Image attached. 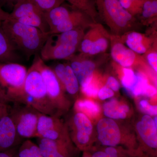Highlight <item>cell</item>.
<instances>
[{
	"instance_id": "1",
	"label": "cell",
	"mask_w": 157,
	"mask_h": 157,
	"mask_svg": "<svg viewBox=\"0 0 157 157\" xmlns=\"http://www.w3.org/2000/svg\"><path fill=\"white\" fill-rule=\"evenodd\" d=\"M6 94L9 103L25 104L42 114L56 116V110L48 99L41 73L34 63L28 70L22 87Z\"/></svg>"
},
{
	"instance_id": "2",
	"label": "cell",
	"mask_w": 157,
	"mask_h": 157,
	"mask_svg": "<svg viewBox=\"0 0 157 157\" xmlns=\"http://www.w3.org/2000/svg\"><path fill=\"white\" fill-rule=\"evenodd\" d=\"M1 24L17 51L28 59L40 52L50 35L11 18L4 21Z\"/></svg>"
},
{
	"instance_id": "3",
	"label": "cell",
	"mask_w": 157,
	"mask_h": 157,
	"mask_svg": "<svg viewBox=\"0 0 157 157\" xmlns=\"http://www.w3.org/2000/svg\"><path fill=\"white\" fill-rule=\"evenodd\" d=\"M98 16L109 27L111 35L121 36L138 28L137 18L122 7L118 0H95Z\"/></svg>"
},
{
	"instance_id": "4",
	"label": "cell",
	"mask_w": 157,
	"mask_h": 157,
	"mask_svg": "<svg viewBox=\"0 0 157 157\" xmlns=\"http://www.w3.org/2000/svg\"><path fill=\"white\" fill-rule=\"evenodd\" d=\"M64 3L45 13L50 34L60 33L76 29H86L96 23L83 11Z\"/></svg>"
},
{
	"instance_id": "5",
	"label": "cell",
	"mask_w": 157,
	"mask_h": 157,
	"mask_svg": "<svg viewBox=\"0 0 157 157\" xmlns=\"http://www.w3.org/2000/svg\"><path fill=\"white\" fill-rule=\"evenodd\" d=\"M85 30L50 34L39 52L40 57L43 61L69 59L78 50Z\"/></svg>"
},
{
	"instance_id": "6",
	"label": "cell",
	"mask_w": 157,
	"mask_h": 157,
	"mask_svg": "<svg viewBox=\"0 0 157 157\" xmlns=\"http://www.w3.org/2000/svg\"><path fill=\"white\" fill-rule=\"evenodd\" d=\"M12 103V106L9 105V115L17 135L23 140L36 137L40 113L28 105Z\"/></svg>"
},
{
	"instance_id": "7",
	"label": "cell",
	"mask_w": 157,
	"mask_h": 157,
	"mask_svg": "<svg viewBox=\"0 0 157 157\" xmlns=\"http://www.w3.org/2000/svg\"><path fill=\"white\" fill-rule=\"evenodd\" d=\"M11 19L21 23L35 27L45 33H49V28L42 12L33 0H19L14 4Z\"/></svg>"
},
{
	"instance_id": "8",
	"label": "cell",
	"mask_w": 157,
	"mask_h": 157,
	"mask_svg": "<svg viewBox=\"0 0 157 157\" xmlns=\"http://www.w3.org/2000/svg\"><path fill=\"white\" fill-rule=\"evenodd\" d=\"M110 42V34L101 24L95 23L85 33L78 51L84 55H96L105 52Z\"/></svg>"
},
{
	"instance_id": "9",
	"label": "cell",
	"mask_w": 157,
	"mask_h": 157,
	"mask_svg": "<svg viewBox=\"0 0 157 157\" xmlns=\"http://www.w3.org/2000/svg\"><path fill=\"white\" fill-rule=\"evenodd\" d=\"M33 63L41 73L48 99L57 112L64 106L62 88L58 79L52 68L45 64L39 55H36Z\"/></svg>"
},
{
	"instance_id": "10",
	"label": "cell",
	"mask_w": 157,
	"mask_h": 157,
	"mask_svg": "<svg viewBox=\"0 0 157 157\" xmlns=\"http://www.w3.org/2000/svg\"><path fill=\"white\" fill-rule=\"evenodd\" d=\"M27 71V68L19 63H0V86L6 93L20 88Z\"/></svg>"
},
{
	"instance_id": "11",
	"label": "cell",
	"mask_w": 157,
	"mask_h": 157,
	"mask_svg": "<svg viewBox=\"0 0 157 157\" xmlns=\"http://www.w3.org/2000/svg\"><path fill=\"white\" fill-rule=\"evenodd\" d=\"M36 137L69 142L65 135L63 128L56 116L41 113L39 117Z\"/></svg>"
},
{
	"instance_id": "12",
	"label": "cell",
	"mask_w": 157,
	"mask_h": 157,
	"mask_svg": "<svg viewBox=\"0 0 157 157\" xmlns=\"http://www.w3.org/2000/svg\"><path fill=\"white\" fill-rule=\"evenodd\" d=\"M110 44L112 59L124 68L132 67L138 59L144 58L125 46L121 36L110 34Z\"/></svg>"
},
{
	"instance_id": "13",
	"label": "cell",
	"mask_w": 157,
	"mask_h": 157,
	"mask_svg": "<svg viewBox=\"0 0 157 157\" xmlns=\"http://www.w3.org/2000/svg\"><path fill=\"white\" fill-rule=\"evenodd\" d=\"M70 67L78 79L82 88L87 86L93 80L96 65L92 61L86 58L84 55H75L69 59Z\"/></svg>"
},
{
	"instance_id": "14",
	"label": "cell",
	"mask_w": 157,
	"mask_h": 157,
	"mask_svg": "<svg viewBox=\"0 0 157 157\" xmlns=\"http://www.w3.org/2000/svg\"><path fill=\"white\" fill-rule=\"evenodd\" d=\"M24 140L17 135L8 113L0 121V152L17 147Z\"/></svg>"
},
{
	"instance_id": "15",
	"label": "cell",
	"mask_w": 157,
	"mask_h": 157,
	"mask_svg": "<svg viewBox=\"0 0 157 157\" xmlns=\"http://www.w3.org/2000/svg\"><path fill=\"white\" fill-rule=\"evenodd\" d=\"M98 139L103 145L115 147L121 141L119 128L115 121L109 118L102 119L98 124Z\"/></svg>"
},
{
	"instance_id": "16",
	"label": "cell",
	"mask_w": 157,
	"mask_h": 157,
	"mask_svg": "<svg viewBox=\"0 0 157 157\" xmlns=\"http://www.w3.org/2000/svg\"><path fill=\"white\" fill-rule=\"evenodd\" d=\"M36 144L44 157H72L69 142L37 138Z\"/></svg>"
},
{
	"instance_id": "17",
	"label": "cell",
	"mask_w": 157,
	"mask_h": 157,
	"mask_svg": "<svg viewBox=\"0 0 157 157\" xmlns=\"http://www.w3.org/2000/svg\"><path fill=\"white\" fill-rule=\"evenodd\" d=\"M62 89L70 94H76L79 90V83L69 64L59 63L52 69Z\"/></svg>"
},
{
	"instance_id": "18",
	"label": "cell",
	"mask_w": 157,
	"mask_h": 157,
	"mask_svg": "<svg viewBox=\"0 0 157 157\" xmlns=\"http://www.w3.org/2000/svg\"><path fill=\"white\" fill-rule=\"evenodd\" d=\"M128 48L139 55L145 54L152 48L151 39L136 31H131L121 36Z\"/></svg>"
},
{
	"instance_id": "19",
	"label": "cell",
	"mask_w": 157,
	"mask_h": 157,
	"mask_svg": "<svg viewBox=\"0 0 157 157\" xmlns=\"http://www.w3.org/2000/svg\"><path fill=\"white\" fill-rule=\"evenodd\" d=\"M137 129L147 146L151 148L156 149L157 126L151 117L148 115L144 116L141 121L137 124Z\"/></svg>"
},
{
	"instance_id": "20",
	"label": "cell",
	"mask_w": 157,
	"mask_h": 157,
	"mask_svg": "<svg viewBox=\"0 0 157 157\" xmlns=\"http://www.w3.org/2000/svg\"><path fill=\"white\" fill-rule=\"evenodd\" d=\"M21 59V54L11 42L0 22V63H19Z\"/></svg>"
},
{
	"instance_id": "21",
	"label": "cell",
	"mask_w": 157,
	"mask_h": 157,
	"mask_svg": "<svg viewBox=\"0 0 157 157\" xmlns=\"http://www.w3.org/2000/svg\"><path fill=\"white\" fill-rule=\"evenodd\" d=\"M104 114L107 117L118 119L126 117L129 108L126 105H120L113 99L104 104Z\"/></svg>"
},
{
	"instance_id": "22",
	"label": "cell",
	"mask_w": 157,
	"mask_h": 157,
	"mask_svg": "<svg viewBox=\"0 0 157 157\" xmlns=\"http://www.w3.org/2000/svg\"><path fill=\"white\" fill-rule=\"evenodd\" d=\"M70 5L77 8L89 15L95 22L97 23L99 16L95 0H65Z\"/></svg>"
},
{
	"instance_id": "23",
	"label": "cell",
	"mask_w": 157,
	"mask_h": 157,
	"mask_svg": "<svg viewBox=\"0 0 157 157\" xmlns=\"http://www.w3.org/2000/svg\"><path fill=\"white\" fill-rule=\"evenodd\" d=\"M73 128L75 133H85L90 135L92 132L93 126L90 121L85 114L82 113H76L73 118Z\"/></svg>"
},
{
	"instance_id": "24",
	"label": "cell",
	"mask_w": 157,
	"mask_h": 157,
	"mask_svg": "<svg viewBox=\"0 0 157 157\" xmlns=\"http://www.w3.org/2000/svg\"><path fill=\"white\" fill-rule=\"evenodd\" d=\"M18 157H44L39 147L29 139H26L20 144L17 148Z\"/></svg>"
},
{
	"instance_id": "25",
	"label": "cell",
	"mask_w": 157,
	"mask_h": 157,
	"mask_svg": "<svg viewBox=\"0 0 157 157\" xmlns=\"http://www.w3.org/2000/svg\"><path fill=\"white\" fill-rule=\"evenodd\" d=\"M140 19L143 21L153 20L157 18V0H145L140 14Z\"/></svg>"
},
{
	"instance_id": "26",
	"label": "cell",
	"mask_w": 157,
	"mask_h": 157,
	"mask_svg": "<svg viewBox=\"0 0 157 157\" xmlns=\"http://www.w3.org/2000/svg\"><path fill=\"white\" fill-rule=\"evenodd\" d=\"M123 76L121 79V82L125 88L131 92L137 82V74L133 70L128 68H124L123 69Z\"/></svg>"
},
{
	"instance_id": "27",
	"label": "cell",
	"mask_w": 157,
	"mask_h": 157,
	"mask_svg": "<svg viewBox=\"0 0 157 157\" xmlns=\"http://www.w3.org/2000/svg\"><path fill=\"white\" fill-rule=\"evenodd\" d=\"M137 77V83L130 92L134 96L144 95V93L148 87V80L143 73H136Z\"/></svg>"
},
{
	"instance_id": "28",
	"label": "cell",
	"mask_w": 157,
	"mask_h": 157,
	"mask_svg": "<svg viewBox=\"0 0 157 157\" xmlns=\"http://www.w3.org/2000/svg\"><path fill=\"white\" fill-rule=\"evenodd\" d=\"M40 10L47 13L65 2V0H33Z\"/></svg>"
},
{
	"instance_id": "29",
	"label": "cell",
	"mask_w": 157,
	"mask_h": 157,
	"mask_svg": "<svg viewBox=\"0 0 157 157\" xmlns=\"http://www.w3.org/2000/svg\"><path fill=\"white\" fill-rule=\"evenodd\" d=\"M76 107L78 110H83L91 115H96L100 111V107L98 104L88 100L77 101L76 104Z\"/></svg>"
},
{
	"instance_id": "30",
	"label": "cell",
	"mask_w": 157,
	"mask_h": 157,
	"mask_svg": "<svg viewBox=\"0 0 157 157\" xmlns=\"http://www.w3.org/2000/svg\"><path fill=\"white\" fill-rule=\"evenodd\" d=\"M145 59L147 61L150 66L157 73V52L155 48L154 49L151 48L145 54Z\"/></svg>"
},
{
	"instance_id": "31",
	"label": "cell",
	"mask_w": 157,
	"mask_h": 157,
	"mask_svg": "<svg viewBox=\"0 0 157 157\" xmlns=\"http://www.w3.org/2000/svg\"><path fill=\"white\" fill-rule=\"evenodd\" d=\"M140 105L142 110L146 113L151 115H157V106L150 105L146 100H142L140 101Z\"/></svg>"
},
{
	"instance_id": "32",
	"label": "cell",
	"mask_w": 157,
	"mask_h": 157,
	"mask_svg": "<svg viewBox=\"0 0 157 157\" xmlns=\"http://www.w3.org/2000/svg\"><path fill=\"white\" fill-rule=\"evenodd\" d=\"M98 97L101 100H104L111 98L114 95V92L108 86H104L100 89L98 93Z\"/></svg>"
},
{
	"instance_id": "33",
	"label": "cell",
	"mask_w": 157,
	"mask_h": 157,
	"mask_svg": "<svg viewBox=\"0 0 157 157\" xmlns=\"http://www.w3.org/2000/svg\"><path fill=\"white\" fill-rule=\"evenodd\" d=\"M81 89L85 94L90 97H96L98 94V88L94 84L92 83V82L87 86Z\"/></svg>"
},
{
	"instance_id": "34",
	"label": "cell",
	"mask_w": 157,
	"mask_h": 157,
	"mask_svg": "<svg viewBox=\"0 0 157 157\" xmlns=\"http://www.w3.org/2000/svg\"><path fill=\"white\" fill-rule=\"evenodd\" d=\"M110 89L114 91H117L120 88L121 86L119 82L113 76H109L107 79V86Z\"/></svg>"
},
{
	"instance_id": "35",
	"label": "cell",
	"mask_w": 157,
	"mask_h": 157,
	"mask_svg": "<svg viewBox=\"0 0 157 157\" xmlns=\"http://www.w3.org/2000/svg\"><path fill=\"white\" fill-rule=\"evenodd\" d=\"M18 147L6 151L0 152V157H18L17 148Z\"/></svg>"
},
{
	"instance_id": "36",
	"label": "cell",
	"mask_w": 157,
	"mask_h": 157,
	"mask_svg": "<svg viewBox=\"0 0 157 157\" xmlns=\"http://www.w3.org/2000/svg\"><path fill=\"white\" fill-rule=\"evenodd\" d=\"M9 104L0 101V121L9 113Z\"/></svg>"
},
{
	"instance_id": "37",
	"label": "cell",
	"mask_w": 157,
	"mask_h": 157,
	"mask_svg": "<svg viewBox=\"0 0 157 157\" xmlns=\"http://www.w3.org/2000/svg\"><path fill=\"white\" fill-rule=\"evenodd\" d=\"M10 13L4 11L0 4V22H2L6 20L11 19Z\"/></svg>"
},
{
	"instance_id": "38",
	"label": "cell",
	"mask_w": 157,
	"mask_h": 157,
	"mask_svg": "<svg viewBox=\"0 0 157 157\" xmlns=\"http://www.w3.org/2000/svg\"><path fill=\"white\" fill-rule=\"evenodd\" d=\"M157 90L155 88L152 86L149 85L148 87L146 89V91L144 93V95L147 97H151L155 96L156 94Z\"/></svg>"
},
{
	"instance_id": "39",
	"label": "cell",
	"mask_w": 157,
	"mask_h": 157,
	"mask_svg": "<svg viewBox=\"0 0 157 157\" xmlns=\"http://www.w3.org/2000/svg\"><path fill=\"white\" fill-rule=\"evenodd\" d=\"M91 157H111L105 151H97L93 154Z\"/></svg>"
},
{
	"instance_id": "40",
	"label": "cell",
	"mask_w": 157,
	"mask_h": 157,
	"mask_svg": "<svg viewBox=\"0 0 157 157\" xmlns=\"http://www.w3.org/2000/svg\"><path fill=\"white\" fill-rule=\"evenodd\" d=\"M6 97L5 91L0 86V101L4 102L6 100Z\"/></svg>"
},
{
	"instance_id": "41",
	"label": "cell",
	"mask_w": 157,
	"mask_h": 157,
	"mask_svg": "<svg viewBox=\"0 0 157 157\" xmlns=\"http://www.w3.org/2000/svg\"><path fill=\"white\" fill-rule=\"evenodd\" d=\"M18 1L19 0H7V4L9 6H13V7L14 4Z\"/></svg>"
},
{
	"instance_id": "42",
	"label": "cell",
	"mask_w": 157,
	"mask_h": 157,
	"mask_svg": "<svg viewBox=\"0 0 157 157\" xmlns=\"http://www.w3.org/2000/svg\"><path fill=\"white\" fill-rule=\"evenodd\" d=\"M0 4L2 7L4 5L7 4V0H0Z\"/></svg>"
},
{
	"instance_id": "43",
	"label": "cell",
	"mask_w": 157,
	"mask_h": 157,
	"mask_svg": "<svg viewBox=\"0 0 157 157\" xmlns=\"http://www.w3.org/2000/svg\"><path fill=\"white\" fill-rule=\"evenodd\" d=\"M132 1H135V2L141 3V4H143L145 0H132Z\"/></svg>"
},
{
	"instance_id": "44",
	"label": "cell",
	"mask_w": 157,
	"mask_h": 157,
	"mask_svg": "<svg viewBox=\"0 0 157 157\" xmlns=\"http://www.w3.org/2000/svg\"><path fill=\"white\" fill-rule=\"evenodd\" d=\"M154 121L155 124L156 126H157V117H155L154 120Z\"/></svg>"
},
{
	"instance_id": "45",
	"label": "cell",
	"mask_w": 157,
	"mask_h": 157,
	"mask_svg": "<svg viewBox=\"0 0 157 157\" xmlns=\"http://www.w3.org/2000/svg\"><path fill=\"white\" fill-rule=\"evenodd\" d=\"M83 157H90L89 156H88L87 155H84V156Z\"/></svg>"
}]
</instances>
